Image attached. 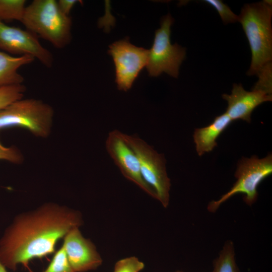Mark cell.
<instances>
[{
    "mask_svg": "<svg viewBox=\"0 0 272 272\" xmlns=\"http://www.w3.org/2000/svg\"><path fill=\"white\" fill-rule=\"evenodd\" d=\"M83 223L78 211L51 202L20 213L0 239V262L13 271L20 264L29 268L30 260L54 253L57 242Z\"/></svg>",
    "mask_w": 272,
    "mask_h": 272,
    "instance_id": "obj_1",
    "label": "cell"
},
{
    "mask_svg": "<svg viewBox=\"0 0 272 272\" xmlns=\"http://www.w3.org/2000/svg\"><path fill=\"white\" fill-rule=\"evenodd\" d=\"M272 5L270 1L246 4L238 16L251 52V61L247 72L257 75L272 60Z\"/></svg>",
    "mask_w": 272,
    "mask_h": 272,
    "instance_id": "obj_2",
    "label": "cell"
},
{
    "mask_svg": "<svg viewBox=\"0 0 272 272\" xmlns=\"http://www.w3.org/2000/svg\"><path fill=\"white\" fill-rule=\"evenodd\" d=\"M21 22L27 30L57 48L66 46L72 39V21L55 0H34L26 6Z\"/></svg>",
    "mask_w": 272,
    "mask_h": 272,
    "instance_id": "obj_3",
    "label": "cell"
},
{
    "mask_svg": "<svg viewBox=\"0 0 272 272\" xmlns=\"http://www.w3.org/2000/svg\"><path fill=\"white\" fill-rule=\"evenodd\" d=\"M53 115V108L43 101L22 98L0 110V130L21 127L46 138L51 131Z\"/></svg>",
    "mask_w": 272,
    "mask_h": 272,
    "instance_id": "obj_4",
    "label": "cell"
},
{
    "mask_svg": "<svg viewBox=\"0 0 272 272\" xmlns=\"http://www.w3.org/2000/svg\"><path fill=\"white\" fill-rule=\"evenodd\" d=\"M124 140L135 154L145 183L164 208L169 205L171 183L166 170L164 156L142 139L122 133Z\"/></svg>",
    "mask_w": 272,
    "mask_h": 272,
    "instance_id": "obj_5",
    "label": "cell"
},
{
    "mask_svg": "<svg viewBox=\"0 0 272 272\" xmlns=\"http://www.w3.org/2000/svg\"><path fill=\"white\" fill-rule=\"evenodd\" d=\"M272 173V156L259 159L256 156L243 157L238 161L235 173L236 181L230 190L218 200H213L208 205V210L215 212L223 202L237 193L244 194L243 200L248 206L257 199V187L259 183Z\"/></svg>",
    "mask_w": 272,
    "mask_h": 272,
    "instance_id": "obj_6",
    "label": "cell"
},
{
    "mask_svg": "<svg viewBox=\"0 0 272 272\" xmlns=\"http://www.w3.org/2000/svg\"><path fill=\"white\" fill-rule=\"evenodd\" d=\"M174 19L170 14L164 16L160 27L156 30L153 45L149 50L147 69L151 77H158L163 73L177 78L180 66L186 56V49L170 41L171 26Z\"/></svg>",
    "mask_w": 272,
    "mask_h": 272,
    "instance_id": "obj_7",
    "label": "cell"
},
{
    "mask_svg": "<svg viewBox=\"0 0 272 272\" xmlns=\"http://www.w3.org/2000/svg\"><path fill=\"white\" fill-rule=\"evenodd\" d=\"M115 67V82L120 91H127L142 70L147 65L149 50L136 46L128 38L119 40L109 46Z\"/></svg>",
    "mask_w": 272,
    "mask_h": 272,
    "instance_id": "obj_8",
    "label": "cell"
},
{
    "mask_svg": "<svg viewBox=\"0 0 272 272\" xmlns=\"http://www.w3.org/2000/svg\"><path fill=\"white\" fill-rule=\"evenodd\" d=\"M0 50L8 54L31 56L47 67L53 64L52 53L41 45L36 35L1 21Z\"/></svg>",
    "mask_w": 272,
    "mask_h": 272,
    "instance_id": "obj_9",
    "label": "cell"
},
{
    "mask_svg": "<svg viewBox=\"0 0 272 272\" xmlns=\"http://www.w3.org/2000/svg\"><path fill=\"white\" fill-rule=\"evenodd\" d=\"M122 133L117 130L109 132L106 141L108 153L125 177L156 198L153 191L143 180L138 158L124 140Z\"/></svg>",
    "mask_w": 272,
    "mask_h": 272,
    "instance_id": "obj_10",
    "label": "cell"
},
{
    "mask_svg": "<svg viewBox=\"0 0 272 272\" xmlns=\"http://www.w3.org/2000/svg\"><path fill=\"white\" fill-rule=\"evenodd\" d=\"M63 239L62 246L74 272L95 270L102 264L95 245L82 235L79 227L71 229Z\"/></svg>",
    "mask_w": 272,
    "mask_h": 272,
    "instance_id": "obj_11",
    "label": "cell"
},
{
    "mask_svg": "<svg viewBox=\"0 0 272 272\" xmlns=\"http://www.w3.org/2000/svg\"><path fill=\"white\" fill-rule=\"evenodd\" d=\"M222 97L227 101L225 113L231 119L248 123H250L251 113L258 106L272 100V95L258 90L246 91L241 84H234L231 93L224 94Z\"/></svg>",
    "mask_w": 272,
    "mask_h": 272,
    "instance_id": "obj_12",
    "label": "cell"
},
{
    "mask_svg": "<svg viewBox=\"0 0 272 272\" xmlns=\"http://www.w3.org/2000/svg\"><path fill=\"white\" fill-rule=\"evenodd\" d=\"M232 121L225 112L216 116L209 125L195 129L193 138L198 156L211 152L217 146V139Z\"/></svg>",
    "mask_w": 272,
    "mask_h": 272,
    "instance_id": "obj_13",
    "label": "cell"
},
{
    "mask_svg": "<svg viewBox=\"0 0 272 272\" xmlns=\"http://www.w3.org/2000/svg\"><path fill=\"white\" fill-rule=\"evenodd\" d=\"M34 60L30 55L15 56L0 50V88L23 84L24 79L18 70Z\"/></svg>",
    "mask_w": 272,
    "mask_h": 272,
    "instance_id": "obj_14",
    "label": "cell"
},
{
    "mask_svg": "<svg viewBox=\"0 0 272 272\" xmlns=\"http://www.w3.org/2000/svg\"><path fill=\"white\" fill-rule=\"evenodd\" d=\"M212 272H240L235 260L233 242H225L219 256L213 261Z\"/></svg>",
    "mask_w": 272,
    "mask_h": 272,
    "instance_id": "obj_15",
    "label": "cell"
},
{
    "mask_svg": "<svg viewBox=\"0 0 272 272\" xmlns=\"http://www.w3.org/2000/svg\"><path fill=\"white\" fill-rule=\"evenodd\" d=\"M25 0H0V21H21L25 9Z\"/></svg>",
    "mask_w": 272,
    "mask_h": 272,
    "instance_id": "obj_16",
    "label": "cell"
},
{
    "mask_svg": "<svg viewBox=\"0 0 272 272\" xmlns=\"http://www.w3.org/2000/svg\"><path fill=\"white\" fill-rule=\"evenodd\" d=\"M26 91L23 84L13 85L0 88V110L12 103L22 99Z\"/></svg>",
    "mask_w": 272,
    "mask_h": 272,
    "instance_id": "obj_17",
    "label": "cell"
},
{
    "mask_svg": "<svg viewBox=\"0 0 272 272\" xmlns=\"http://www.w3.org/2000/svg\"><path fill=\"white\" fill-rule=\"evenodd\" d=\"M28 269L29 272H33L29 268ZM42 272H74L62 246L54 252L47 267Z\"/></svg>",
    "mask_w": 272,
    "mask_h": 272,
    "instance_id": "obj_18",
    "label": "cell"
},
{
    "mask_svg": "<svg viewBox=\"0 0 272 272\" xmlns=\"http://www.w3.org/2000/svg\"><path fill=\"white\" fill-rule=\"evenodd\" d=\"M272 63L263 67L257 74L258 80L252 90L263 92L271 95Z\"/></svg>",
    "mask_w": 272,
    "mask_h": 272,
    "instance_id": "obj_19",
    "label": "cell"
},
{
    "mask_svg": "<svg viewBox=\"0 0 272 272\" xmlns=\"http://www.w3.org/2000/svg\"><path fill=\"white\" fill-rule=\"evenodd\" d=\"M205 3L211 5L218 13L225 24L238 22V16L234 14L228 5L220 0H206Z\"/></svg>",
    "mask_w": 272,
    "mask_h": 272,
    "instance_id": "obj_20",
    "label": "cell"
},
{
    "mask_svg": "<svg viewBox=\"0 0 272 272\" xmlns=\"http://www.w3.org/2000/svg\"><path fill=\"white\" fill-rule=\"evenodd\" d=\"M145 267L144 263L137 257L131 256L117 261L113 272H140Z\"/></svg>",
    "mask_w": 272,
    "mask_h": 272,
    "instance_id": "obj_21",
    "label": "cell"
},
{
    "mask_svg": "<svg viewBox=\"0 0 272 272\" xmlns=\"http://www.w3.org/2000/svg\"><path fill=\"white\" fill-rule=\"evenodd\" d=\"M0 160H6L14 164H20L23 160L21 152L15 147H6L0 141Z\"/></svg>",
    "mask_w": 272,
    "mask_h": 272,
    "instance_id": "obj_22",
    "label": "cell"
},
{
    "mask_svg": "<svg viewBox=\"0 0 272 272\" xmlns=\"http://www.w3.org/2000/svg\"><path fill=\"white\" fill-rule=\"evenodd\" d=\"M78 2L77 0H59L57 3L60 10L64 14L70 16L72 8Z\"/></svg>",
    "mask_w": 272,
    "mask_h": 272,
    "instance_id": "obj_23",
    "label": "cell"
},
{
    "mask_svg": "<svg viewBox=\"0 0 272 272\" xmlns=\"http://www.w3.org/2000/svg\"><path fill=\"white\" fill-rule=\"evenodd\" d=\"M0 272H8L6 267L0 262Z\"/></svg>",
    "mask_w": 272,
    "mask_h": 272,
    "instance_id": "obj_24",
    "label": "cell"
},
{
    "mask_svg": "<svg viewBox=\"0 0 272 272\" xmlns=\"http://www.w3.org/2000/svg\"><path fill=\"white\" fill-rule=\"evenodd\" d=\"M175 272H183V271H181V270H177V271H175Z\"/></svg>",
    "mask_w": 272,
    "mask_h": 272,
    "instance_id": "obj_25",
    "label": "cell"
}]
</instances>
